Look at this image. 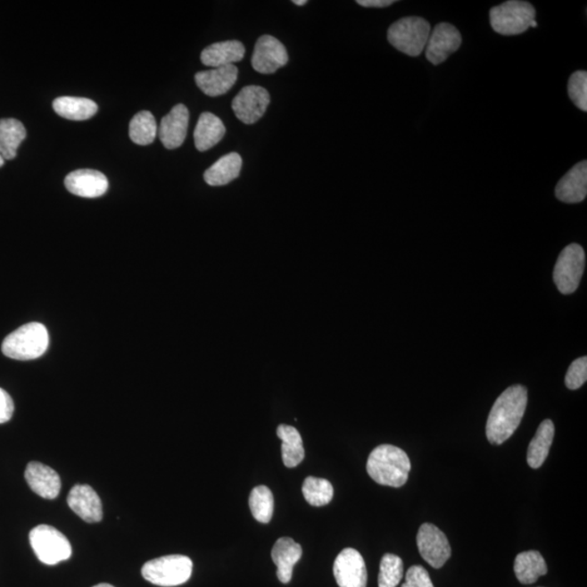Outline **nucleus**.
I'll return each instance as SVG.
<instances>
[{
  "label": "nucleus",
  "instance_id": "nucleus-1",
  "mask_svg": "<svg viewBox=\"0 0 587 587\" xmlns=\"http://www.w3.org/2000/svg\"><path fill=\"white\" fill-rule=\"evenodd\" d=\"M527 405V390L522 385L508 387L497 398L486 422V437L492 445L509 440L518 429Z\"/></svg>",
  "mask_w": 587,
  "mask_h": 587
},
{
  "label": "nucleus",
  "instance_id": "nucleus-2",
  "mask_svg": "<svg viewBox=\"0 0 587 587\" xmlns=\"http://www.w3.org/2000/svg\"><path fill=\"white\" fill-rule=\"evenodd\" d=\"M410 469L409 457L396 446L387 444L377 446L368 458V475L381 485L391 487L405 485Z\"/></svg>",
  "mask_w": 587,
  "mask_h": 587
},
{
  "label": "nucleus",
  "instance_id": "nucleus-3",
  "mask_svg": "<svg viewBox=\"0 0 587 587\" xmlns=\"http://www.w3.org/2000/svg\"><path fill=\"white\" fill-rule=\"evenodd\" d=\"M49 335L42 323L32 322L20 327L3 342L4 356L16 360H34L48 350Z\"/></svg>",
  "mask_w": 587,
  "mask_h": 587
},
{
  "label": "nucleus",
  "instance_id": "nucleus-4",
  "mask_svg": "<svg viewBox=\"0 0 587 587\" xmlns=\"http://www.w3.org/2000/svg\"><path fill=\"white\" fill-rule=\"evenodd\" d=\"M431 34L430 23L424 18L406 17L392 24L387 32L392 46L410 57L420 56Z\"/></svg>",
  "mask_w": 587,
  "mask_h": 587
},
{
  "label": "nucleus",
  "instance_id": "nucleus-5",
  "mask_svg": "<svg viewBox=\"0 0 587 587\" xmlns=\"http://www.w3.org/2000/svg\"><path fill=\"white\" fill-rule=\"evenodd\" d=\"M193 562L183 555H169L146 562L142 568L143 578L152 584L163 587L178 586L190 580Z\"/></svg>",
  "mask_w": 587,
  "mask_h": 587
},
{
  "label": "nucleus",
  "instance_id": "nucleus-6",
  "mask_svg": "<svg viewBox=\"0 0 587 587\" xmlns=\"http://www.w3.org/2000/svg\"><path fill=\"white\" fill-rule=\"evenodd\" d=\"M535 17V8L530 3L518 0L501 4L492 8L490 12L492 29L506 37L525 33Z\"/></svg>",
  "mask_w": 587,
  "mask_h": 587
},
{
  "label": "nucleus",
  "instance_id": "nucleus-7",
  "mask_svg": "<svg viewBox=\"0 0 587 587\" xmlns=\"http://www.w3.org/2000/svg\"><path fill=\"white\" fill-rule=\"evenodd\" d=\"M29 543L38 560L45 565H57L72 555V547L67 537L51 525L34 527L29 532Z\"/></svg>",
  "mask_w": 587,
  "mask_h": 587
},
{
  "label": "nucleus",
  "instance_id": "nucleus-8",
  "mask_svg": "<svg viewBox=\"0 0 587 587\" xmlns=\"http://www.w3.org/2000/svg\"><path fill=\"white\" fill-rule=\"evenodd\" d=\"M585 268V252L579 244H570L561 252L554 270V281L561 294L568 295L579 287Z\"/></svg>",
  "mask_w": 587,
  "mask_h": 587
},
{
  "label": "nucleus",
  "instance_id": "nucleus-9",
  "mask_svg": "<svg viewBox=\"0 0 587 587\" xmlns=\"http://www.w3.org/2000/svg\"><path fill=\"white\" fill-rule=\"evenodd\" d=\"M417 545L422 558L435 569L442 568L451 555L449 540L434 525L425 524L420 526Z\"/></svg>",
  "mask_w": 587,
  "mask_h": 587
},
{
  "label": "nucleus",
  "instance_id": "nucleus-10",
  "mask_svg": "<svg viewBox=\"0 0 587 587\" xmlns=\"http://www.w3.org/2000/svg\"><path fill=\"white\" fill-rule=\"evenodd\" d=\"M270 95L266 88L245 87L232 102V109L238 120L245 124L256 123L266 113Z\"/></svg>",
  "mask_w": 587,
  "mask_h": 587
},
{
  "label": "nucleus",
  "instance_id": "nucleus-11",
  "mask_svg": "<svg viewBox=\"0 0 587 587\" xmlns=\"http://www.w3.org/2000/svg\"><path fill=\"white\" fill-rule=\"evenodd\" d=\"M288 62V54L285 45L270 35H263L258 39L253 49L252 66L261 74H272Z\"/></svg>",
  "mask_w": 587,
  "mask_h": 587
},
{
  "label": "nucleus",
  "instance_id": "nucleus-12",
  "mask_svg": "<svg viewBox=\"0 0 587 587\" xmlns=\"http://www.w3.org/2000/svg\"><path fill=\"white\" fill-rule=\"evenodd\" d=\"M340 587H367L368 574L365 560L360 551L345 549L336 557L333 566Z\"/></svg>",
  "mask_w": 587,
  "mask_h": 587
},
{
  "label": "nucleus",
  "instance_id": "nucleus-13",
  "mask_svg": "<svg viewBox=\"0 0 587 587\" xmlns=\"http://www.w3.org/2000/svg\"><path fill=\"white\" fill-rule=\"evenodd\" d=\"M461 43V34L454 26L446 22L437 24L426 44V59L437 66L457 52Z\"/></svg>",
  "mask_w": 587,
  "mask_h": 587
},
{
  "label": "nucleus",
  "instance_id": "nucleus-14",
  "mask_svg": "<svg viewBox=\"0 0 587 587\" xmlns=\"http://www.w3.org/2000/svg\"><path fill=\"white\" fill-rule=\"evenodd\" d=\"M190 112L182 103L177 104L172 111L162 118L161 127H158V136L167 149H176L182 146L187 136Z\"/></svg>",
  "mask_w": 587,
  "mask_h": 587
},
{
  "label": "nucleus",
  "instance_id": "nucleus-15",
  "mask_svg": "<svg viewBox=\"0 0 587 587\" xmlns=\"http://www.w3.org/2000/svg\"><path fill=\"white\" fill-rule=\"evenodd\" d=\"M64 186L73 195L84 198H97L106 194L109 182L103 173L83 169L69 173L64 178Z\"/></svg>",
  "mask_w": 587,
  "mask_h": 587
},
{
  "label": "nucleus",
  "instance_id": "nucleus-16",
  "mask_svg": "<svg viewBox=\"0 0 587 587\" xmlns=\"http://www.w3.org/2000/svg\"><path fill=\"white\" fill-rule=\"evenodd\" d=\"M68 505L79 518L96 524L103 519V505L97 492L89 485H76L68 495Z\"/></svg>",
  "mask_w": 587,
  "mask_h": 587
},
{
  "label": "nucleus",
  "instance_id": "nucleus-17",
  "mask_svg": "<svg viewBox=\"0 0 587 587\" xmlns=\"http://www.w3.org/2000/svg\"><path fill=\"white\" fill-rule=\"evenodd\" d=\"M26 480L31 490L46 500H54L62 490L61 476L51 467L32 461L27 467Z\"/></svg>",
  "mask_w": 587,
  "mask_h": 587
},
{
  "label": "nucleus",
  "instance_id": "nucleus-18",
  "mask_svg": "<svg viewBox=\"0 0 587 587\" xmlns=\"http://www.w3.org/2000/svg\"><path fill=\"white\" fill-rule=\"evenodd\" d=\"M238 69L236 66H226L196 73L195 81L207 96L218 97L225 95L236 83Z\"/></svg>",
  "mask_w": 587,
  "mask_h": 587
},
{
  "label": "nucleus",
  "instance_id": "nucleus-19",
  "mask_svg": "<svg viewBox=\"0 0 587 587\" xmlns=\"http://www.w3.org/2000/svg\"><path fill=\"white\" fill-rule=\"evenodd\" d=\"M587 195V162L575 164L556 186V197L566 203L583 202Z\"/></svg>",
  "mask_w": 587,
  "mask_h": 587
},
{
  "label": "nucleus",
  "instance_id": "nucleus-20",
  "mask_svg": "<svg viewBox=\"0 0 587 587\" xmlns=\"http://www.w3.org/2000/svg\"><path fill=\"white\" fill-rule=\"evenodd\" d=\"M271 556L277 568L278 580L288 583L292 580L294 566L302 558V546L291 537H281L273 546Z\"/></svg>",
  "mask_w": 587,
  "mask_h": 587
},
{
  "label": "nucleus",
  "instance_id": "nucleus-21",
  "mask_svg": "<svg viewBox=\"0 0 587 587\" xmlns=\"http://www.w3.org/2000/svg\"><path fill=\"white\" fill-rule=\"evenodd\" d=\"M244 56L245 46L241 42L227 41L212 44L203 49L201 61L205 66L216 69L242 62Z\"/></svg>",
  "mask_w": 587,
  "mask_h": 587
},
{
  "label": "nucleus",
  "instance_id": "nucleus-22",
  "mask_svg": "<svg viewBox=\"0 0 587 587\" xmlns=\"http://www.w3.org/2000/svg\"><path fill=\"white\" fill-rule=\"evenodd\" d=\"M226 136V127L220 118L211 112H203L198 119L194 141L199 152H207L215 147Z\"/></svg>",
  "mask_w": 587,
  "mask_h": 587
},
{
  "label": "nucleus",
  "instance_id": "nucleus-23",
  "mask_svg": "<svg viewBox=\"0 0 587 587\" xmlns=\"http://www.w3.org/2000/svg\"><path fill=\"white\" fill-rule=\"evenodd\" d=\"M242 166V157L237 153H230L207 169L203 178L211 186H227L240 176Z\"/></svg>",
  "mask_w": 587,
  "mask_h": 587
},
{
  "label": "nucleus",
  "instance_id": "nucleus-24",
  "mask_svg": "<svg viewBox=\"0 0 587 587\" xmlns=\"http://www.w3.org/2000/svg\"><path fill=\"white\" fill-rule=\"evenodd\" d=\"M53 108L59 116L73 121L88 120L98 112L95 102L82 97H59L54 99Z\"/></svg>",
  "mask_w": 587,
  "mask_h": 587
},
{
  "label": "nucleus",
  "instance_id": "nucleus-25",
  "mask_svg": "<svg viewBox=\"0 0 587 587\" xmlns=\"http://www.w3.org/2000/svg\"><path fill=\"white\" fill-rule=\"evenodd\" d=\"M555 436V426L553 421L545 420L542 422L533 440L531 441L527 449V464L532 469H539L544 464L550 454L551 444Z\"/></svg>",
  "mask_w": 587,
  "mask_h": 587
},
{
  "label": "nucleus",
  "instance_id": "nucleus-26",
  "mask_svg": "<svg viewBox=\"0 0 587 587\" xmlns=\"http://www.w3.org/2000/svg\"><path fill=\"white\" fill-rule=\"evenodd\" d=\"M27 137V130L17 119L9 118L0 120V155L4 161H12L21 143Z\"/></svg>",
  "mask_w": 587,
  "mask_h": 587
},
{
  "label": "nucleus",
  "instance_id": "nucleus-27",
  "mask_svg": "<svg viewBox=\"0 0 587 587\" xmlns=\"http://www.w3.org/2000/svg\"><path fill=\"white\" fill-rule=\"evenodd\" d=\"M515 574L522 584H533L547 574L546 562L539 551H525L516 557Z\"/></svg>",
  "mask_w": 587,
  "mask_h": 587
},
{
  "label": "nucleus",
  "instance_id": "nucleus-28",
  "mask_svg": "<svg viewBox=\"0 0 587 587\" xmlns=\"http://www.w3.org/2000/svg\"><path fill=\"white\" fill-rule=\"evenodd\" d=\"M277 434L282 441L283 464L287 467H295L305 458L302 440L300 432L295 427L281 425L277 427Z\"/></svg>",
  "mask_w": 587,
  "mask_h": 587
},
{
  "label": "nucleus",
  "instance_id": "nucleus-29",
  "mask_svg": "<svg viewBox=\"0 0 587 587\" xmlns=\"http://www.w3.org/2000/svg\"><path fill=\"white\" fill-rule=\"evenodd\" d=\"M133 143L137 145L146 146L155 141L158 136V126L155 117L152 112L144 111L136 114L130 122L128 128Z\"/></svg>",
  "mask_w": 587,
  "mask_h": 587
},
{
  "label": "nucleus",
  "instance_id": "nucleus-30",
  "mask_svg": "<svg viewBox=\"0 0 587 587\" xmlns=\"http://www.w3.org/2000/svg\"><path fill=\"white\" fill-rule=\"evenodd\" d=\"M250 508L253 518L261 524H269L275 511V499L270 489L265 485L256 486L251 492Z\"/></svg>",
  "mask_w": 587,
  "mask_h": 587
},
{
  "label": "nucleus",
  "instance_id": "nucleus-31",
  "mask_svg": "<svg viewBox=\"0 0 587 587\" xmlns=\"http://www.w3.org/2000/svg\"><path fill=\"white\" fill-rule=\"evenodd\" d=\"M302 490L308 504L315 507L327 505L335 495V490L330 482L315 476H308L303 482Z\"/></svg>",
  "mask_w": 587,
  "mask_h": 587
},
{
  "label": "nucleus",
  "instance_id": "nucleus-32",
  "mask_svg": "<svg viewBox=\"0 0 587 587\" xmlns=\"http://www.w3.org/2000/svg\"><path fill=\"white\" fill-rule=\"evenodd\" d=\"M404 575V564L393 554L383 556L380 565L379 587H396Z\"/></svg>",
  "mask_w": 587,
  "mask_h": 587
},
{
  "label": "nucleus",
  "instance_id": "nucleus-33",
  "mask_svg": "<svg viewBox=\"0 0 587 587\" xmlns=\"http://www.w3.org/2000/svg\"><path fill=\"white\" fill-rule=\"evenodd\" d=\"M568 93L572 103L582 112H587V73L576 71L570 77Z\"/></svg>",
  "mask_w": 587,
  "mask_h": 587
},
{
  "label": "nucleus",
  "instance_id": "nucleus-34",
  "mask_svg": "<svg viewBox=\"0 0 587 587\" xmlns=\"http://www.w3.org/2000/svg\"><path fill=\"white\" fill-rule=\"evenodd\" d=\"M586 380L587 358L584 356L571 363L565 382L569 390L575 391L580 389L581 386H583Z\"/></svg>",
  "mask_w": 587,
  "mask_h": 587
},
{
  "label": "nucleus",
  "instance_id": "nucleus-35",
  "mask_svg": "<svg viewBox=\"0 0 587 587\" xmlns=\"http://www.w3.org/2000/svg\"><path fill=\"white\" fill-rule=\"evenodd\" d=\"M401 587H434L433 586L432 580L424 566H412L407 571L406 582Z\"/></svg>",
  "mask_w": 587,
  "mask_h": 587
},
{
  "label": "nucleus",
  "instance_id": "nucleus-36",
  "mask_svg": "<svg viewBox=\"0 0 587 587\" xmlns=\"http://www.w3.org/2000/svg\"><path fill=\"white\" fill-rule=\"evenodd\" d=\"M14 411L12 398L8 393L0 389V425L6 424L12 419Z\"/></svg>",
  "mask_w": 587,
  "mask_h": 587
},
{
  "label": "nucleus",
  "instance_id": "nucleus-37",
  "mask_svg": "<svg viewBox=\"0 0 587 587\" xmlns=\"http://www.w3.org/2000/svg\"><path fill=\"white\" fill-rule=\"evenodd\" d=\"M394 3V0H357L358 4L366 8H384Z\"/></svg>",
  "mask_w": 587,
  "mask_h": 587
},
{
  "label": "nucleus",
  "instance_id": "nucleus-38",
  "mask_svg": "<svg viewBox=\"0 0 587 587\" xmlns=\"http://www.w3.org/2000/svg\"><path fill=\"white\" fill-rule=\"evenodd\" d=\"M293 4H296V6H303V4H307V0H293Z\"/></svg>",
  "mask_w": 587,
  "mask_h": 587
},
{
  "label": "nucleus",
  "instance_id": "nucleus-39",
  "mask_svg": "<svg viewBox=\"0 0 587 587\" xmlns=\"http://www.w3.org/2000/svg\"><path fill=\"white\" fill-rule=\"evenodd\" d=\"M94 587H114V586H112L111 584H107V583H102V584L95 585Z\"/></svg>",
  "mask_w": 587,
  "mask_h": 587
},
{
  "label": "nucleus",
  "instance_id": "nucleus-40",
  "mask_svg": "<svg viewBox=\"0 0 587 587\" xmlns=\"http://www.w3.org/2000/svg\"><path fill=\"white\" fill-rule=\"evenodd\" d=\"M536 27H537L536 20H533V21H532L530 24V28H536Z\"/></svg>",
  "mask_w": 587,
  "mask_h": 587
},
{
  "label": "nucleus",
  "instance_id": "nucleus-41",
  "mask_svg": "<svg viewBox=\"0 0 587 587\" xmlns=\"http://www.w3.org/2000/svg\"><path fill=\"white\" fill-rule=\"evenodd\" d=\"M4 164V159L3 158L2 155H0V168H2Z\"/></svg>",
  "mask_w": 587,
  "mask_h": 587
}]
</instances>
